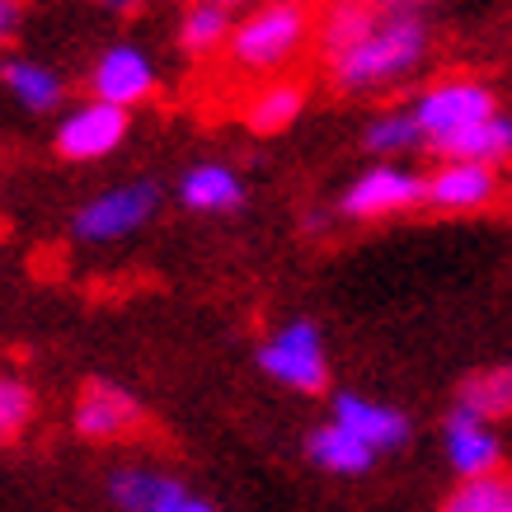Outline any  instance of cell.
<instances>
[{
  "label": "cell",
  "mask_w": 512,
  "mask_h": 512,
  "mask_svg": "<svg viewBox=\"0 0 512 512\" xmlns=\"http://www.w3.org/2000/svg\"><path fill=\"white\" fill-rule=\"evenodd\" d=\"M414 113H419L428 146L442 151V146L456 141L461 132L498 118V104H494V90H489L484 80L447 76V80H437V85H428V90L414 99Z\"/></svg>",
  "instance_id": "5"
},
{
  "label": "cell",
  "mask_w": 512,
  "mask_h": 512,
  "mask_svg": "<svg viewBox=\"0 0 512 512\" xmlns=\"http://www.w3.org/2000/svg\"><path fill=\"white\" fill-rule=\"evenodd\" d=\"M442 451H447L451 470L461 480H480V475H494L498 461H503V442H498L494 423L470 414V409H451L447 423H442Z\"/></svg>",
  "instance_id": "10"
},
{
  "label": "cell",
  "mask_w": 512,
  "mask_h": 512,
  "mask_svg": "<svg viewBox=\"0 0 512 512\" xmlns=\"http://www.w3.org/2000/svg\"><path fill=\"white\" fill-rule=\"evenodd\" d=\"M494 198H498L494 165H480V160H442L428 174V207H437V212H480Z\"/></svg>",
  "instance_id": "12"
},
{
  "label": "cell",
  "mask_w": 512,
  "mask_h": 512,
  "mask_svg": "<svg viewBox=\"0 0 512 512\" xmlns=\"http://www.w3.org/2000/svg\"><path fill=\"white\" fill-rule=\"evenodd\" d=\"M33 419V386L24 376H0V437L15 442Z\"/></svg>",
  "instance_id": "24"
},
{
  "label": "cell",
  "mask_w": 512,
  "mask_h": 512,
  "mask_svg": "<svg viewBox=\"0 0 512 512\" xmlns=\"http://www.w3.org/2000/svg\"><path fill=\"white\" fill-rule=\"evenodd\" d=\"M259 367L268 381L296 390V395H320L329 386V353L325 334L315 320H287L259 343Z\"/></svg>",
  "instance_id": "3"
},
{
  "label": "cell",
  "mask_w": 512,
  "mask_h": 512,
  "mask_svg": "<svg viewBox=\"0 0 512 512\" xmlns=\"http://www.w3.org/2000/svg\"><path fill=\"white\" fill-rule=\"evenodd\" d=\"M428 57V24L414 0H381L376 24L339 57H329V76L343 94H372L414 76Z\"/></svg>",
  "instance_id": "1"
},
{
  "label": "cell",
  "mask_w": 512,
  "mask_h": 512,
  "mask_svg": "<svg viewBox=\"0 0 512 512\" xmlns=\"http://www.w3.org/2000/svg\"><path fill=\"white\" fill-rule=\"evenodd\" d=\"M301 104H306V90H301V85L273 80V85H264V90L249 99L245 118H249V127H259V132H282L287 123H296Z\"/></svg>",
  "instance_id": "22"
},
{
  "label": "cell",
  "mask_w": 512,
  "mask_h": 512,
  "mask_svg": "<svg viewBox=\"0 0 512 512\" xmlns=\"http://www.w3.org/2000/svg\"><path fill=\"white\" fill-rule=\"evenodd\" d=\"M217 5H226V10H231V5H249V0H217Z\"/></svg>",
  "instance_id": "27"
},
{
  "label": "cell",
  "mask_w": 512,
  "mask_h": 512,
  "mask_svg": "<svg viewBox=\"0 0 512 512\" xmlns=\"http://www.w3.org/2000/svg\"><path fill=\"white\" fill-rule=\"evenodd\" d=\"M156 62H151V52L137 43H113L99 52V62L90 71V94L94 99H104V104H118V109H137L146 104L151 94H156Z\"/></svg>",
  "instance_id": "9"
},
{
  "label": "cell",
  "mask_w": 512,
  "mask_h": 512,
  "mask_svg": "<svg viewBox=\"0 0 512 512\" xmlns=\"http://www.w3.org/2000/svg\"><path fill=\"white\" fill-rule=\"evenodd\" d=\"M437 512H512V480L508 475H480V480H461L442 498Z\"/></svg>",
  "instance_id": "23"
},
{
  "label": "cell",
  "mask_w": 512,
  "mask_h": 512,
  "mask_svg": "<svg viewBox=\"0 0 512 512\" xmlns=\"http://www.w3.org/2000/svg\"><path fill=\"white\" fill-rule=\"evenodd\" d=\"M179 202L188 212L221 217V212H235L245 202V179L231 165H221V160H202V165H188L179 174Z\"/></svg>",
  "instance_id": "13"
},
{
  "label": "cell",
  "mask_w": 512,
  "mask_h": 512,
  "mask_svg": "<svg viewBox=\"0 0 512 512\" xmlns=\"http://www.w3.org/2000/svg\"><path fill=\"white\" fill-rule=\"evenodd\" d=\"M156 212H160V184L127 179V184L104 188L90 202H80L76 217H71V235L85 240V245H113V240L137 235Z\"/></svg>",
  "instance_id": "4"
},
{
  "label": "cell",
  "mask_w": 512,
  "mask_h": 512,
  "mask_svg": "<svg viewBox=\"0 0 512 512\" xmlns=\"http://www.w3.org/2000/svg\"><path fill=\"white\" fill-rule=\"evenodd\" d=\"M141 423H146L141 400L118 381H104V376L85 381L76 395V409H71V428L85 442H123V437L137 433Z\"/></svg>",
  "instance_id": "8"
},
{
  "label": "cell",
  "mask_w": 512,
  "mask_h": 512,
  "mask_svg": "<svg viewBox=\"0 0 512 512\" xmlns=\"http://www.w3.org/2000/svg\"><path fill=\"white\" fill-rule=\"evenodd\" d=\"M329 419L343 423L353 437H362L376 456H381V451H400L404 442H409V414H404V409L381 404V400H367V395H353V390L334 395Z\"/></svg>",
  "instance_id": "11"
},
{
  "label": "cell",
  "mask_w": 512,
  "mask_h": 512,
  "mask_svg": "<svg viewBox=\"0 0 512 512\" xmlns=\"http://www.w3.org/2000/svg\"><path fill=\"white\" fill-rule=\"evenodd\" d=\"M132 132V113L118 109V104H104V99H90L71 109L52 132V146L62 160H76V165H90V160L113 156L118 146Z\"/></svg>",
  "instance_id": "7"
},
{
  "label": "cell",
  "mask_w": 512,
  "mask_h": 512,
  "mask_svg": "<svg viewBox=\"0 0 512 512\" xmlns=\"http://www.w3.org/2000/svg\"><path fill=\"white\" fill-rule=\"evenodd\" d=\"M306 456H311L320 470L339 475V480H357V475H367V470L376 466V451L334 419L306 433Z\"/></svg>",
  "instance_id": "14"
},
{
  "label": "cell",
  "mask_w": 512,
  "mask_h": 512,
  "mask_svg": "<svg viewBox=\"0 0 512 512\" xmlns=\"http://www.w3.org/2000/svg\"><path fill=\"white\" fill-rule=\"evenodd\" d=\"M456 404L480 414V419L498 423L512 414V362H498V367H484V372H470L456 390Z\"/></svg>",
  "instance_id": "18"
},
{
  "label": "cell",
  "mask_w": 512,
  "mask_h": 512,
  "mask_svg": "<svg viewBox=\"0 0 512 512\" xmlns=\"http://www.w3.org/2000/svg\"><path fill=\"white\" fill-rule=\"evenodd\" d=\"M0 80H5V94H10L24 113H52L66 94L62 76H57L52 66L33 62V57H10V62L0 66Z\"/></svg>",
  "instance_id": "15"
},
{
  "label": "cell",
  "mask_w": 512,
  "mask_h": 512,
  "mask_svg": "<svg viewBox=\"0 0 512 512\" xmlns=\"http://www.w3.org/2000/svg\"><path fill=\"white\" fill-rule=\"evenodd\" d=\"M231 10L217 5V0H198V5H188L184 19H179V47H184L188 57H207V52H217V47L231 43Z\"/></svg>",
  "instance_id": "19"
},
{
  "label": "cell",
  "mask_w": 512,
  "mask_h": 512,
  "mask_svg": "<svg viewBox=\"0 0 512 512\" xmlns=\"http://www.w3.org/2000/svg\"><path fill=\"white\" fill-rule=\"evenodd\" d=\"M376 15H381V0H334L320 15V47H325V57H339L343 47H353L376 24Z\"/></svg>",
  "instance_id": "20"
},
{
  "label": "cell",
  "mask_w": 512,
  "mask_h": 512,
  "mask_svg": "<svg viewBox=\"0 0 512 512\" xmlns=\"http://www.w3.org/2000/svg\"><path fill=\"white\" fill-rule=\"evenodd\" d=\"M428 202V174L409 170L400 160H376L372 170H362L353 184L343 188L339 212L353 221H381V217H400Z\"/></svg>",
  "instance_id": "6"
},
{
  "label": "cell",
  "mask_w": 512,
  "mask_h": 512,
  "mask_svg": "<svg viewBox=\"0 0 512 512\" xmlns=\"http://www.w3.org/2000/svg\"><path fill=\"white\" fill-rule=\"evenodd\" d=\"M362 146L376 160H400L409 151L428 146V137H423V123L414 109H390V113H376L372 123L362 127Z\"/></svg>",
  "instance_id": "17"
},
{
  "label": "cell",
  "mask_w": 512,
  "mask_h": 512,
  "mask_svg": "<svg viewBox=\"0 0 512 512\" xmlns=\"http://www.w3.org/2000/svg\"><path fill=\"white\" fill-rule=\"evenodd\" d=\"M99 10H113V15H127V10H137L141 0H94Z\"/></svg>",
  "instance_id": "26"
},
{
  "label": "cell",
  "mask_w": 512,
  "mask_h": 512,
  "mask_svg": "<svg viewBox=\"0 0 512 512\" xmlns=\"http://www.w3.org/2000/svg\"><path fill=\"white\" fill-rule=\"evenodd\" d=\"M174 484V475H165V470L156 466H141V461H132V466H113L109 480H104V494H109V503L118 512H151L165 498V489Z\"/></svg>",
  "instance_id": "16"
},
{
  "label": "cell",
  "mask_w": 512,
  "mask_h": 512,
  "mask_svg": "<svg viewBox=\"0 0 512 512\" xmlns=\"http://www.w3.org/2000/svg\"><path fill=\"white\" fill-rule=\"evenodd\" d=\"M19 19H24V5H19V0H0V33H5V38L19 33Z\"/></svg>",
  "instance_id": "25"
},
{
  "label": "cell",
  "mask_w": 512,
  "mask_h": 512,
  "mask_svg": "<svg viewBox=\"0 0 512 512\" xmlns=\"http://www.w3.org/2000/svg\"><path fill=\"white\" fill-rule=\"evenodd\" d=\"M306 38H311V10H306V0H268V5L249 10L235 24L231 43H226V57L245 76H278L282 66H292L301 57Z\"/></svg>",
  "instance_id": "2"
},
{
  "label": "cell",
  "mask_w": 512,
  "mask_h": 512,
  "mask_svg": "<svg viewBox=\"0 0 512 512\" xmlns=\"http://www.w3.org/2000/svg\"><path fill=\"white\" fill-rule=\"evenodd\" d=\"M442 160H480V165H498V160L512 156V118H489V123L470 127V132H461L456 141H447L442 151H437Z\"/></svg>",
  "instance_id": "21"
},
{
  "label": "cell",
  "mask_w": 512,
  "mask_h": 512,
  "mask_svg": "<svg viewBox=\"0 0 512 512\" xmlns=\"http://www.w3.org/2000/svg\"><path fill=\"white\" fill-rule=\"evenodd\" d=\"M414 5H419V10H423V5H428V0H414Z\"/></svg>",
  "instance_id": "28"
}]
</instances>
